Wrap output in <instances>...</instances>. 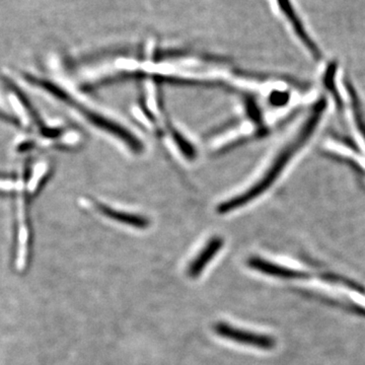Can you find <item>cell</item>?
Listing matches in <instances>:
<instances>
[{
    "mask_svg": "<svg viewBox=\"0 0 365 365\" xmlns=\"http://www.w3.org/2000/svg\"><path fill=\"white\" fill-rule=\"evenodd\" d=\"M285 95L278 94V92H276L273 97H271V100L273 101V104L277 106V105H283L284 102H285Z\"/></svg>",
    "mask_w": 365,
    "mask_h": 365,
    "instance_id": "obj_6",
    "label": "cell"
},
{
    "mask_svg": "<svg viewBox=\"0 0 365 365\" xmlns=\"http://www.w3.org/2000/svg\"><path fill=\"white\" fill-rule=\"evenodd\" d=\"M223 245V242L221 238H214L210 240L188 267V274H189L190 277L197 278L204 270L205 267L209 264V262L212 261V259L216 256Z\"/></svg>",
    "mask_w": 365,
    "mask_h": 365,
    "instance_id": "obj_3",
    "label": "cell"
},
{
    "mask_svg": "<svg viewBox=\"0 0 365 365\" xmlns=\"http://www.w3.org/2000/svg\"><path fill=\"white\" fill-rule=\"evenodd\" d=\"M101 210L105 216H109L110 218L118 221V223L128 224V226H134L136 228H145V226H147V221H145L142 216L126 213V212L110 208L108 206H102Z\"/></svg>",
    "mask_w": 365,
    "mask_h": 365,
    "instance_id": "obj_5",
    "label": "cell"
},
{
    "mask_svg": "<svg viewBox=\"0 0 365 365\" xmlns=\"http://www.w3.org/2000/svg\"><path fill=\"white\" fill-rule=\"evenodd\" d=\"M278 2L283 13L286 14L288 20L292 23L295 33H297L300 39L302 41L305 46L309 48L310 52H311L314 58L319 59L321 57V52H319L318 46H316V44L312 42L310 36L305 32V28L302 27V21L297 18V14L295 13V9L291 6L290 0H278Z\"/></svg>",
    "mask_w": 365,
    "mask_h": 365,
    "instance_id": "obj_4",
    "label": "cell"
},
{
    "mask_svg": "<svg viewBox=\"0 0 365 365\" xmlns=\"http://www.w3.org/2000/svg\"><path fill=\"white\" fill-rule=\"evenodd\" d=\"M216 332L221 337L230 339L240 344L255 346V347L265 348V349L271 348L274 345L273 340L270 337L240 330L228 324H217Z\"/></svg>",
    "mask_w": 365,
    "mask_h": 365,
    "instance_id": "obj_2",
    "label": "cell"
},
{
    "mask_svg": "<svg viewBox=\"0 0 365 365\" xmlns=\"http://www.w3.org/2000/svg\"><path fill=\"white\" fill-rule=\"evenodd\" d=\"M326 109V102L324 100L317 102L312 109L311 115L307 117L305 121L302 129L298 131L297 134L295 136L293 140L286 144L277 157H275L272 164L267 169L266 173L261 176V180L255 183L252 187L240 193L237 197L231 198L226 200L221 206H218L217 211L219 213H228L233 210L240 208L249 204L250 201H254L257 198L262 196L267 190L270 189L271 186L277 181L278 176L282 174L283 169L290 164V162L295 154L304 147L305 143L309 142L311 136L314 134V129L319 125L324 110Z\"/></svg>",
    "mask_w": 365,
    "mask_h": 365,
    "instance_id": "obj_1",
    "label": "cell"
}]
</instances>
